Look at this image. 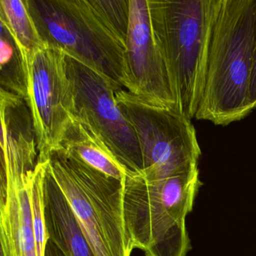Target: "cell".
<instances>
[{
    "label": "cell",
    "mask_w": 256,
    "mask_h": 256,
    "mask_svg": "<svg viewBox=\"0 0 256 256\" xmlns=\"http://www.w3.org/2000/svg\"><path fill=\"white\" fill-rule=\"evenodd\" d=\"M47 162L38 163L30 185V202L37 256H44L48 236L44 216V178Z\"/></svg>",
    "instance_id": "obj_16"
},
{
    "label": "cell",
    "mask_w": 256,
    "mask_h": 256,
    "mask_svg": "<svg viewBox=\"0 0 256 256\" xmlns=\"http://www.w3.org/2000/svg\"><path fill=\"white\" fill-rule=\"evenodd\" d=\"M1 252H0V256H7L6 252V250H4V248H2V246H1Z\"/></svg>",
    "instance_id": "obj_19"
},
{
    "label": "cell",
    "mask_w": 256,
    "mask_h": 256,
    "mask_svg": "<svg viewBox=\"0 0 256 256\" xmlns=\"http://www.w3.org/2000/svg\"><path fill=\"white\" fill-rule=\"evenodd\" d=\"M38 32L106 79L128 88L126 40L130 0H25Z\"/></svg>",
    "instance_id": "obj_1"
},
{
    "label": "cell",
    "mask_w": 256,
    "mask_h": 256,
    "mask_svg": "<svg viewBox=\"0 0 256 256\" xmlns=\"http://www.w3.org/2000/svg\"><path fill=\"white\" fill-rule=\"evenodd\" d=\"M44 216L48 236L65 256H94L72 210L46 167Z\"/></svg>",
    "instance_id": "obj_12"
},
{
    "label": "cell",
    "mask_w": 256,
    "mask_h": 256,
    "mask_svg": "<svg viewBox=\"0 0 256 256\" xmlns=\"http://www.w3.org/2000/svg\"><path fill=\"white\" fill-rule=\"evenodd\" d=\"M0 44V89L22 97L28 101V62L10 29L2 22H1Z\"/></svg>",
    "instance_id": "obj_14"
},
{
    "label": "cell",
    "mask_w": 256,
    "mask_h": 256,
    "mask_svg": "<svg viewBox=\"0 0 256 256\" xmlns=\"http://www.w3.org/2000/svg\"><path fill=\"white\" fill-rule=\"evenodd\" d=\"M0 20L10 29L25 58L48 46L40 36L25 0H0Z\"/></svg>",
    "instance_id": "obj_15"
},
{
    "label": "cell",
    "mask_w": 256,
    "mask_h": 256,
    "mask_svg": "<svg viewBox=\"0 0 256 256\" xmlns=\"http://www.w3.org/2000/svg\"><path fill=\"white\" fill-rule=\"evenodd\" d=\"M47 163L94 256H131L124 181L92 168L62 146L50 152Z\"/></svg>",
    "instance_id": "obj_5"
},
{
    "label": "cell",
    "mask_w": 256,
    "mask_h": 256,
    "mask_svg": "<svg viewBox=\"0 0 256 256\" xmlns=\"http://www.w3.org/2000/svg\"><path fill=\"white\" fill-rule=\"evenodd\" d=\"M66 60L76 120L92 126L127 173L140 174L144 166L138 139L116 104L114 88L101 74L72 56L66 54Z\"/></svg>",
    "instance_id": "obj_8"
},
{
    "label": "cell",
    "mask_w": 256,
    "mask_h": 256,
    "mask_svg": "<svg viewBox=\"0 0 256 256\" xmlns=\"http://www.w3.org/2000/svg\"><path fill=\"white\" fill-rule=\"evenodd\" d=\"M66 54L48 46L26 56L28 103L38 140V163L48 161L60 148L67 130L76 120L72 86L66 67Z\"/></svg>",
    "instance_id": "obj_7"
},
{
    "label": "cell",
    "mask_w": 256,
    "mask_h": 256,
    "mask_svg": "<svg viewBox=\"0 0 256 256\" xmlns=\"http://www.w3.org/2000/svg\"><path fill=\"white\" fill-rule=\"evenodd\" d=\"M60 146L101 173L120 181L125 180L126 170L88 122L76 120L66 132Z\"/></svg>",
    "instance_id": "obj_13"
},
{
    "label": "cell",
    "mask_w": 256,
    "mask_h": 256,
    "mask_svg": "<svg viewBox=\"0 0 256 256\" xmlns=\"http://www.w3.org/2000/svg\"><path fill=\"white\" fill-rule=\"evenodd\" d=\"M202 184L199 172L154 181L126 174L124 218L133 248L146 256H186L192 246L186 218Z\"/></svg>",
    "instance_id": "obj_4"
},
{
    "label": "cell",
    "mask_w": 256,
    "mask_h": 256,
    "mask_svg": "<svg viewBox=\"0 0 256 256\" xmlns=\"http://www.w3.org/2000/svg\"><path fill=\"white\" fill-rule=\"evenodd\" d=\"M34 173L1 176L0 242L8 256H37L30 202Z\"/></svg>",
    "instance_id": "obj_11"
},
{
    "label": "cell",
    "mask_w": 256,
    "mask_h": 256,
    "mask_svg": "<svg viewBox=\"0 0 256 256\" xmlns=\"http://www.w3.org/2000/svg\"><path fill=\"white\" fill-rule=\"evenodd\" d=\"M1 176H24L38 164L36 132L28 102L0 89Z\"/></svg>",
    "instance_id": "obj_10"
},
{
    "label": "cell",
    "mask_w": 256,
    "mask_h": 256,
    "mask_svg": "<svg viewBox=\"0 0 256 256\" xmlns=\"http://www.w3.org/2000/svg\"><path fill=\"white\" fill-rule=\"evenodd\" d=\"M116 104L137 134L148 181L198 172L202 150L191 120L142 101L126 90L115 92Z\"/></svg>",
    "instance_id": "obj_6"
},
{
    "label": "cell",
    "mask_w": 256,
    "mask_h": 256,
    "mask_svg": "<svg viewBox=\"0 0 256 256\" xmlns=\"http://www.w3.org/2000/svg\"><path fill=\"white\" fill-rule=\"evenodd\" d=\"M256 36V0H222L196 120L226 126L252 112L250 83Z\"/></svg>",
    "instance_id": "obj_2"
},
{
    "label": "cell",
    "mask_w": 256,
    "mask_h": 256,
    "mask_svg": "<svg viewBox=\"0 0 256 256\" xmlns=\"http://www.w3.org/2000/svg\"><path fill=\"white\" fill-rule=\"evenodd\" d=\"M126 60V90L148 104L180 114L167 66L154 35L148 0H130Z\"/></svg>",
    "instance_id": "obj_9"
},
{
    "label": "cell",
    "mask_w": 256,
    "mask_h": 256,
    "mask_svg": "<svg viewBox=\"0 0 256 256\" xmlns=\"http://www.w3.org/2000/svg\"><path fill=\"white\" fill-rule=\"evenodd\" d=\"M250 102L252 110L256 108V36L254 48V60H253L252 73L250 83Z\"/></svg>",
    "instance_id": "obj_17"
},
{
    "label": "cell",
    "mask_w": 256,
    "mask_h": 256,
    "mask_svg": "<svg viewBox=\"0 0 256 256\" xmlns=\"http://www.w3.org/2000/svg\"><path fill=\"white\" fill-rule=\"evenodd\" d=\"M44 256H65L60 248L48 239L46 246V254Z\"/></svg>",
    "instance_id": "obj_18"
},
{
    "label": "cell",
    "mask_w": 256,
    "mask_h": 256,
    "mask_svg": "<svg viewBox=\"0 0 256 256\" xmlns=\"http://www.w3.org/2000/svg\"><path fill=\"white\" fill-rule=\"evenodd\" d=\"M148 1L179 113L192 120L204 90L211 37L222 0Z\"/></svg>",
    "instance_id": "obj_3"
}]
</instances>
